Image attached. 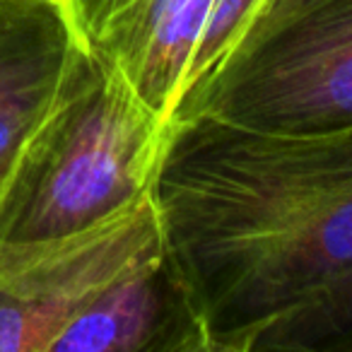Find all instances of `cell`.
<instances>
[{
	"label": "cell",
	"instance_id": "obj_1",
	"mask_svg": "<svg viewBox=\"0 0 352 352\" xmlns=\"http://www.w3.org/2000/svg\"><path fill=\"white\" fill-rule=\"evenodd\" d=\"M152 203L210 352H249L352 270V128L285 135L208 116L169 123Z\"/></svg>",
	"mask_w": 352,
	"mask_h": 352
},
{
	"label": "cell",
	"instance_id": "obj_2",
	"mask_svg": "<svg viewBox=\"0 0 352 352\" xmlns=\"http://www.w3.org/2000/svg\"><path fill=\"white\" fill-rule=\"evenodd\" d=\"M164 135L121 73L73 44L0 191V278L145 206Z\"/></svg>",
	"mask_w": 352,
	"mask_h": 352
},
{
	"label": "cell",
	"instance_id": "obj_3",
	"mask_svg": "<svg viewBox=\"0 0 352 352\" xmlns=\"http://www.w3.org/2000/svg\"><path fill=\"white\" fill-rule=\"evenodd\" d=\"M193 116L285 135L350 131L352 0H258L169 123Z\"/></svg>",
	"mask_w": 352,
	"mask_h": 352
},
{
	"label": "cell",
	"instance_id": "obj_4",
	"mask_svg": "<svg viewBox=\"0 0 352 352\" xmlns=\"http://www.w3.org/2000/svg\"><path fill=\"white\" fill-rule=\"evenodd\" d=\"M162 241L150 198L116 225L0 278V352H49L116 275Z\"/></svg>",
	"mask_w": 352,
	"mask_h": 352
},
{
	"label": "cell",
	"instance_id": "obj_5",
	"mask_svg": "<svg viewBox=\"0 0 352 352\" xmlns=\"http://www.w3.org/2000/svg\"><path fill=\"white\" fill-rule=\"evenodd\" d=\"M73 41L169 123L212 0H56Z\"/></svg>",
	"mask_w": 352,
	"mask_h": 352
},
{
	"label": "cell",
	"instance_id": "obj_6",
	"mask_svg": "<svg viewBox=\"0 0 352 352\" xmlns=\"http://www.w3.org/2000/svg\"><path fill=\"white\" fill-rule=\"evenodd\" d=\"M49 352H210L206 328L164 241L111 280Z\"/></svg>",
	"mask_w": 352,
	"mask_h": 352
},
{
	"label": "cell",
	"instance_id": "obj_7",
	"mask_svg": "<svg viewBox=\"0 0 352 352\" xmlns=\"http://www.w3.org/2000/svg\"><path fill=\"white\" fill-rule=\"evenodd\" d=\"M58 3H0V104L54 85L73 49Z\"/></svg>",
	"mask_w": 352,
	"mask_h": 352
},
{
	"label": "cell",
	"instance_id": "obj_8",
	"mask_svg": "<svg viewBox=\"0 0 352 352\" xmlns=\"http://www.w3.org/2000/svg\"><path fill=\"white\" fill-rule=\"evenodd\" d=\"M352 352V270L289 316L258 333L249 352Z\"/></svg>",
	"mask_w": 352,
	"mask_h": 352
},
{
	"label": "cell",
	"instance_id": "obj_9",
	"mask_svg": "<svg viewBox=\"0 0 352 352\" xmlns=\"http://www.w3.org/2000/svg\"><path fill=\"white\" fill-rule=\"evenodd\" d=\"M256 6H258V0H212L206 17V25H203L201 34H198L191 60H188L182 97L191 87H196L220 63L222 56L230 51V46L239 36V32L244 30L246 20L251 17Z\"/></svg>",
	"mask_w": 352,
	"mask_h": 352
},
{
	"label": "cell",
	"instance_id": "obj_10",
	"mask_svg": "<svg viewBox=\"0 0 352 352\" xmlns=\"http://www.w3.org/2000/svg\"><path fill=\"white\" fill-rule=\"evenodd\" d=\"M56 85H58V80L54 85L34 87L30 92H22L17 97L8 99L6 104H0V191L6 186L27 135L49 107Z\"/></svg>",
	"mask_w": 352,
	"mask_h": 352
},
{
	"label": "cell",
	"instance_id": "obj_11",
	"mask_svg": "<svg viewBox=\"0 0 352 352\" xmlns=\"http://www.w3.org/2000/svg\"><path fill=\"white\" fill-rule=\"evenodd\" d=\"M0 3H49V0H0Z\"/></svg>",
	"mask_w": 352,
	"mask_h": 352
}]
</instances>
